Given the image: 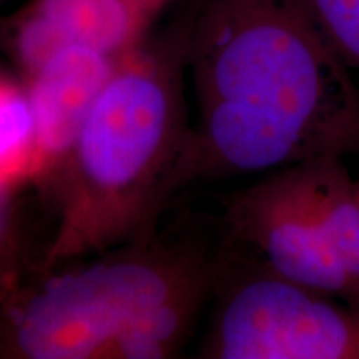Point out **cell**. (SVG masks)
I'll return each instance as SVG.
<instances>
[{
    "mask_svg": "<svg viewBox=\"0 0 359 359\" xmlns=\"http://www.w3.org/2000/svg\"><path fill=\"white\" fill-rule=\"evenodd\" d=\"M308 183L323 230L348 283L349 306L359 309V200L356 180L343 156L304 160Z\"/></svg>",
    "mask_w": 359,
    "mask_h": 359,
    "instance_id": "8",
    "label": "cell"
},
{
    "mask_svg": "<svg viewBox=\"0 0 359 359\" xmlns=\"http://www.w3.org/2000/svg\"><path fill=\"white\" fill-rule=\"evenodd\" d=\"M222 258L158 231L32 271L0 304V359H168L190 343Z\"/></svg>",
    "mask_w": 359,
    "mask_h": 359,
    "instance_id": "3",
    "label": "cell"
},
{
    "mask_svg": "<svg viewBox=\"0 0 359 359\" xmlns=\"http://www.w3.org/2000/svg\"><path fill=\"white\" fill-rule=\"evenodd\" d=\"M20 193L0 188V304L34 269L27 257Z\"/></svg>",
    "mask_w": 359,
    "mask_h": 359,
    "instance_id": "10",
    "label": "cell"
},
{
    "mask_svg": "<svg viewBox=\"0 0 359 359\" xmlns=\"http://www.w3.org/2000/svg\"><path fill=\"white\" fill-rule=\"evenodd\" d=\"M223 222L243 259L346 303V278L318 218L303 161L231 195Z\"/></svg>",
    "mask_w": 359,
    "mask_h": 359,
    "instance_id": "5",
    "label": "cell"
},
{
    "mask_svg": "<svg viewBox=\"0 0 359 359\" xmlns=\"http://www.w3.org/2000/svg\"><path fill=\"white\" fill-rule=\"evenodd\" d=\"M187 39L188 11L118 60L47 183L53 188L57 222L35 271L156 231L191 130Z\"/></svg>",
    "mask_w": 359,
    "mask_h": 359,
    "instance_id": "2",
    "label": "cell"
},
{
    "mask_svg": "<svg viewBox=\"0 0 359 359\" xmlns=\"http://www.w3.org/2000/svg\"><path fill=\"white\" fill-rule=\"evenodd\" d=\"M356 195H358V200H359V180L356 182Z\"/></svg>",
    "mask_w": 359,
    "mask_h": 359,
    "instance_id": "12",
    "label": "cell"
},
{
    "mask_svg": "<svg viewBox=\"0 0 359 359\" xmlns=\"http://www.w3.org/2000/svg\"><path fill=\"white\" fill-rule=\"evenodd\" d=\"M6 2H7V0H0V7H2ZM0 19H2V15H0Z\"/></svg>",
    "mask_w": 359,
    "mask_h": 359,
    "instance_id": "13",
    "label": "cell"
},
{
    "mask_svg": "<svg viewBox=\"0 0 359 359\" xmlns=\"http://www.w3.org/2000/svg\"><path fill=\"white\" fill-rule=\"evenodd\" d=\"M212 299L196 358L359 359V309L248 259L222 258Z\"/></svg>",
    "mask_w": 359,
    "mask_h": 359,
    "instance_id": "4",
    "label": "cell"
},
{
    "mask_svg": "<svg viewBox=\"0 0 359 359\" xmlns=\"http://www.w3.org/2000/svg\"><path fill=\"white\" fill-rule=\"evenodd\" d=\"M42 178V148L25 80L0 69V188L24 191Z\"/></svg>",
    "mask_w": 359,
    "mask_h": 359,
    "instance_id": "9",
    "label": "cell"
},
{
    "mask_svg": "<svg viewBox=\"0 0 359 359\" xmlns=\"http://www.w3.org/2000/svg\"><path fill=\"white\" fill-rule=\"evenodd\" d=\"M122 57L82 43H69L22 77L29 90L42 148L45 187L64 163L85 120Z\"/></svg>",
    "mask_w": 359,
    "mask_h": 359,
    "instance_id": "7",
    "label": "cell"
},
{
    "mask_svg": "<svg viewBox=\"0 0 359 359\" xmlns=\"http://www.w3.org/2000/svg\"><path fill=\"white\" fill-rule=\"evenodd\" d=\"M175 0H29L0 19V50L27 77L53 52L82 43L122 57L155 32Z\"/></svg>",
    "mask_w": 359,
    "mask_h": 359,
    "instance_id": "6",
    "label": "cell"
},
{
    "mask_svg": "<svg viewBox=\"0 0 359 359\" xmlns=\"http://www.w3.org/2000/svg\"><path fill=\"white\" fill-rule=\"evenodd\" d=\"M341 58L359 72V0H309Z\"/></svg>",
    "mask_w": 359,
    "mask_h": 359,
    "instance_id": "11",
    "label": "cell"
},
{
    "mask_svg": "<svg viewBox=\"0 0 359 359\" xmlns=\"http://www.w3.org/2000/svg\"><path fill=\"white\" fill-rule=\"evenodd\" d=\"M196 120L170 201L198 182L359 155V88L309 0H195Z\"/></svg>",
    "mask_w": 359,
    "mask_h": 359,
    "instance_id": "1",
    "label": "cell"
}]
</instances>
